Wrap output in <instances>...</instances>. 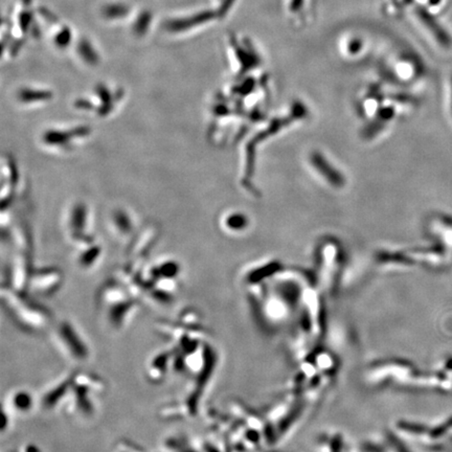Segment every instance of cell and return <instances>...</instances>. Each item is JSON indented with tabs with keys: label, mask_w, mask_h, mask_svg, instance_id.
<instances>
[{
	"label": "cell",
	"mask_w": 452,
	"mask_h": 452,
	"mask_svg": "<svg viewBox=\"0 0 452 452\" xmlns=\"http://www.w3.org/2000/svg\"><path fill=\"white\" fill-rule=\"evenodd\" d=\"M54 342L71 362H84L89 358L90 352L77 328L67 320H63L54 331Z\"/></svg>",
	"instance_id": "5"
},
{
	"label": "cell",
	"mask_w": 452,
	"mask_h": 452,
	"mask_svg": "<svg viewBox=\"0 0 452 452\" xmlns=\"http://www.w3.org/2000/svg\"><path fill=\"white\" fill-rule=\"evenodd\" d=\"M139 309V299L136 297H129L119 303L112 305L102 310L105 313L106 322L110 329L119 331L124 329Z\"/></svg>",
	"instance_id": "7"
},
{
	"label": "cell",
	"mask_w": 452,
	"mask_h": 452,
	"mask_svg": "<svg viewBox=\"0 0 452 452\" xmlns=\"http://www.w3.org/2000/svg\"><path fill=\"white\" fill-rule=\"evenodd\" d=\"M63 282V275L59 270L44 269L35 272L30 278L28 289L36 295L49 297L60 289Z\"/></svg>",
	"instance_id": "8"
},
{
	"label": "cell",
	"mask_w": 452,
	"mask_h": 452,
	"mask_svg": "<svg viewBox=\"0 0 452 452\" xmlns=\"http://www.w3.org/2000/svg\"><path fill=\"white\" fill-rule=\"evenodd\" d=\"M234 1H235V0H226L225 3H224V5H223V8H222V11H223V12H226V11L228 10L229 6H231V5L233 4V2H234Z\"/></svg>",
	"instance_id": "16"
},
{
	"label": "cell",
	"mask_w": 452,
	"mask_h": 452,
	"mask_svg": "<svg viewBox=\"0 0 452 452\" xmlns=\"http://www.w3.org/2000/svg\"><path fill=\"white\" fill-rule=\"evenodd\" d=\"M405 441L393 430H382L353 443L354 452H408Z\"/></svg>",
	"instance_id": "6"
},
{
	"label": "cell",
	"mask_w": 452,
	"mask_h": 452,
	"mask_svg": "<svg viewBox=\"0 0 452 452\" xmlns=\"http://www.w3.org/2000/svg\"><path fill=\"white\" fill-rule=\"evenodd\" d=\"M361 46H362V43L360 40H358V39H355V40H352L350 43H349V46H348V49H349V53L350 54H357V53H359L360 52V49H361Z\"/></svg>",
	"instance_id": "13"
},
{
	"label": "cell",
	"mask_w": 452,
	"mask_h": 452,
	"mask_svg": "<svg viewBox=\"0 0 452 452\" xmlns=\"http://www.w3.org/2000/svg\"><path fill=\"white\" fill-rule=\"evenodd\" d=\"M309 406L305 400L288 392L282 399L265 407L262 413L268 423L272 445L285 441L295 432Z\"/></svg>",
	"instance_id": "3"
},
{
	"label": "cell",
	"mask_w": 452,
	"mask_h": 452,
	"mask_svg": "<svg viewBox=\"0 0 452 452\" xmlns=\"http://www.w3.org/2000/svg\"><path fill=\"white\" fill-rule=\"evenodd\" d=\"M2 306L10 318L21 331L30 334L45 332L52 324L53 314L42 306L12 287H2Z\"/></svg>",
	"instance_id": "1"
},
{
	"label": "cell",
	"mask_w": 452,
	"mask_h": 452,
	"mask_svg": "<svg viewBox=\"0 0 452 452\" xmlns=\"http://www.w3.org/2000/svg\"><path fill=\"white\" fill-rule=\"evenodd\" d=\"M332 244L321 247L316 253L318 283L329 295L334 296L339 287L340 274L343 267V256Z\"/></svg>",
	"instance_id": "4"
},
{
	"label": "cell",
	"mask_w": 452,
	"mask_h": 452,
	"mask_svg": "<svg viewBox=\"0 0 452 452\" xmlns=\"http://www.w3.org/2000/svg\"><path fill=\"white\" fill-rule=\"evenodd\" d=\"M173 349L160 351L149 361L146 369V378L150 383L160 384L167 377L172 364Z\"/></svg>",
	"instance_id": "10"
},
{
	"label": "cell",
	"mask_w": 452,
	"mask_h": 452,
	"mask_svg": "<svg viewBox=\"0 0 452 452\" xmlns=\"http://www.w3.org/2000/svg\"><path fill=\"white\" fill-rule=\"evenodd\" d=\"M20 452H40L39 449L35 446V445H24V446L21 448Z\"/></svg>",
	"instance_id": "15"
},
{
	"label": "cell",
	"mask_w": 452,
	"mask_h": 452,
	"mask_svg": "<svg viewBox=\"0 0 452 452\" xmlns=\"http://www.w3.org/2000/svg\"><path fill=\"white\" fill-rule=\"evenodd\" d=\"M71 377H73V373L60 377L42 394L41 406L45 411L54 410L61 402L67 399L71 389Z\"/></svg>",
	"instance_id": "9"
},
{
	"label": "cell",
	"mask_w": 452,
	"mask_h": 452,
	"mask_svg": "<svg viewBox=\"0 0 452 452\" xmlns=\"http://www.w3.org/2000/svg\"><path fill=\"white\" fill-rule=\"evenodd\" d=\"M365 380L374 387L430 386V374H421L414 365L398 358H386L370 364Z\"/></svg>",
	"instance_id": "2"
},
{
	"label": "cell",
	"mask_w": 452,
	"mask_h": 452,
	"mask_svg": "<svg viewBox=\"0 0 452 452\" xmlns=\"http://www.w3.org/2000/svg\"><path fill=\"white\" fill-rule=\"evenodd\" d=\"M6 402H8V410L12 413L25 414L32 411L34 397L30 392L25 390H17L10 394Z\"/></svg>",
	"instance_id": "11"
},
{
	"label": "cell",
	"mask_w": 452,
	"mask_h": 452,
	"mask_svg": "<svg viewBox=\"0 0 452 452\" xmlns=\"http://www.w3.org/2000/svg\"><path fill=\"white\" fill-rule=\"evenodd\" d=\"M177 322L191 328H204L201 313L194 308H185L178 314Z\"/></svg>",
	"instance_id": "12"
},
{
	"label": "cell",
	"mask_w": 452,
	"mask_h": 452,
	"mask_svg": "<svg viewBox=\"0 0 452 452\" xmlns=\"http://www.w3.org/2000/svg\"><path fill=\"white\" fill-rule=\"evenodd\" d=\"M304 4V0H291L290 1V11L291 12H298L301 6Z\"/></svg>",
	"instance_id": "14"
}]
</instances>
